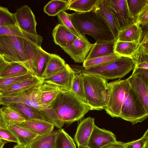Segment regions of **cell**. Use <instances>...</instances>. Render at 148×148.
I'll return each mask as SVG.
<instances>
[{
  "mask_svg": "<svg viewBox=\"0 0 148 148\" xmlns=\"http://www.w3.org/2000/svg\"><path fill=\"white\" fill-rule=\"evenodd\" d=\"M30 34L23 31L16 23L14 24L6 23L0 26V36H12L26 39Z\"/></svg>",
  "mask_w": 148,
  "mask_h": 148,
  "instance_id": "34",
  "label": "cell"
},
{
  "mask_svg": "<svg viewBox=\"0 0 148 148\" xmlns=\"http://www.w3.org/2000/svg\"><path fill=\"white\" fill-rule=\"evenodd\" d=\"M43 82L42 79L34 76L31 78L25 79L15 84L0 95L11 96L17 95Z\"/></svg>",
  "mask_w": 148,
  "mask_h": 148,
  "instance_id": "21",
  "label": "cell"
},
{
  "mask_svg": "<svg viewBox=\"0 0 148 148\" xmlns=\"http://www.w3.org/2000/svg\"><path fill=\"white\" fill-rule=\"evenodd\" d=\"M148 4L147 5L137 16L134 23L138 26L148 25Z\"/></svg>",
  "mask_w": 148,
  "mask_h": 148,
  "instance_id": "43",
  "label": "cell"
},
{
  "mask_svg": "<svg viewBox=\"0 0 148 148\" xmlns=\"http://www.w3.org/2000/svg\"><path fill=\"white\" fill-rule=\"evenodd\" d=\"M49 107L64 124L79 120L91 110L88 105L70 90L60 92Z\"/></svg>",
  "mask_w": 148,
  "mask_h": 148,
  "instance_id": "2",
  "label": "cell"
},
{
  "mask_svg": "<svg viewBox=\"0 0 148 148\" xmlns=\"http://www.w3.org/2000/svg\"><path fill=\"white\" fill-rule=\"evenodd\" d=\"M143 37V31L141 27L138 26L134 23L120 31L117 40L140 43Z\"/></svg>",
  "mask_w": 148,
  "mask_h": 148,
  "instance_id": "24",
  "label": "cell"
},
{
  "mask_svg": "<svg viewBox=\"0 0 148 148\" xmlns=\"http://www.w3.org/2000/svg\"><path fill=\"white\" fill-rule=\"evenodd\" d=\"M6 23H16L14 13L10 12L7 8L0 5V26Z\"/></svg>",
  "mask_w": 148,
  "mask_h": 148,
  "instance_id": "42",
  "label": "cell"
},
{
  "mask_svg": "<svg viewBox=\"0 0 148 148\" xmlns=\"http://www.w3.org/2000/svg\"><path fill=\"white\" fill-rule=\"evenodd\" d=\"M43 82L17 95L11 96L0 95V105L6 106L12 103H22L35 109L40 113L49 107L44 105L41 101L40 87Z\"/></svg>",
  "mask_w": 148,
  "mask_h": 148,
  "instance_id": "9",
  "label": "cell"
},
{
  "mask_svg": "<svg viewBox=\"0 0 148 148\" xmlns=\"http://www.w3.org/2000/svg\"><path fill=\"white\" fill-rule=\"evenodd\" d=\"M7 143L6 141H1L0 142V148H3L4 145Z\"/></svg>",
  "mask_w": 148,
  "mask_h": 148,
  "instance_id": "49",
  "label": "cell"
},
{
  "mask_svg": "<svg viewBox=\"0 0 148 148\" xmlns=\"http://www.w3.org/2000/svg\"><path fill=\"white\" fill-rule=\"evenodd\" d=\"M94 43H90L85 36L77 37L71 44L62 49L76 63L83 62Z\"/></svg>",
  "mask_w": 148,
  "mask_h": 148,
  "instance_id": "12",
  "label": "cell"
},
{
  "mask_svg": "<svg viewBox=\"0 0 148 148\" xmlns=\"http://www.w3.org/2000/svg\"><path fill=\"white\" fill-rule=\"evenodd\" d=\"M116 40L101 43L96 42L92 48L86 60L109 55L114 53Z\"/></svg>",
  "mask_w": 148,
  "mask_h": 148,
  "instance_id": "27",
  "label": "cell"
},
{
  "mask_svg": "<svg viewBox=\"0 0 148 148\" xmlns=\"http://www.w3.org/2000/svg\"><path fill=\"white\" fill-rule=\"evenodd\" d=\"M82 73L86 98L91 110L104 109L101 93L107 87V80L97 75Z\"/></svg>",
  "mask_w": 148,
  "mask_h": 148,
  "instance_id": "6",
  "label": "cell"
},
{
  "mask_svg": "<svg viewBox=\"0 0 148 148\" xmlns=\"http://www.w3.org/2000/svg\"><path fill=\"white\" fill-rule=\"evenodd\" d=\"M52 36L55 44L61 48L71 44L78 37L60 23L53 29Z\"/></svg>",
  "mask_w": 148,
  "mask_h": 148,
  "instance_id": "19",
  "label": "cell"
},
{
  "mask_svg": "<svg viewBox=\"0 0 148 148\" xmlns=\"http://www.w3.org/2000/svg\"><path fill=\"white\" fill-rule=\"evenodd\" d=\"M66 64L64 59L59 56L51 54L42 78H47L59 72L65 68Z\"/></svg>",
  "mask_w": 148,
  "mask_h": 148,
  "instance_id": "26",
  "label": "cell"
},
{
  "mask_svg": "<svg viewBox=\"0 0 148 148\" xmlns=\"http://www.w3.org/2000/svg\"><path fill=\"white\" fill-rule=\"evenodd\" d=\"M14 14L17 25L23 31L35 36L38 35L35 16L28 5H25L18 9Z\"/></svg>",
  "mask_w": 148,
  "mask_h": 148,
  "instance_id": "13",
  "label": "cell"
},
{
  "mask_svg": "<svg viewBox=\"0 0 148 148\" xmlns=\"http://www.w3.org/2000/svg\"><path fill=\"white\" fill-rule=\"evenodd\" d=\"M21 39L28 59L30 72L41 78L51 55L41 47L42 37L38 34H31L27 38Z\"/></svg>",
  "mask_w": 148,
  "mask_h": 148,
  "instance_id": "3",
  "label": "cell"
},
{
  "mask_svg": "<svg viewBox=\"0 0 148 148\" xmlns=\"http://www.w3.org/2000/svg\"><path fill=\"white\" fill-rule=\"evenodd\" d=\"M112 15L119 31L134 23L129 10L126 0H105Z\"/></svg>",
  "mask_w": 148,
  "mask_h": 148,
  "instance_id": "11",
  "label": "cell"
},
{
  "mask_svg": "<svg viewBox=\"0 0 148 148\" xmlns=\"http://www.w3.org/2000/svg\"><path fill=\"white\" fill-rule=\"evenodd\" d=\"M13 148H26L18 144L17 145H15L14 147Z\"/></svg>",
  "mask_w": 148,
  "mask_h": 148,
  "instance_id": "50",
  "label": "cell"
},
{
  "mask_svg": "<svg viewBox=\"0 0 148 148\" xmlns=\"http://www.w3.org/2000/svg\"><path fill=\"white\" fill-rule=\"evenodd\" d=\"M130 12L135 21L138 14L148 4V0H126Z\"/></svg>",
  "mask_w": 148,
  "mask_h": 148,
  "instance_id": "39",
  "label": "cell"
},
{
  "mask_svg": "<svg viewBox=\"0 0 148 148\" xmlns=\"http://www.w3.org/2000/svg\"><path fill=\"white\" fill-rule=\"evenodd\" d=\"M140 45V43L136 42H126L116 40L114 51L120 57L131 58Z\"/></svg>",
  "mask_w": 148,
  "mask_h": 148,
  "instance_id": "29",
  "label": "cell"
},
{
  "mask_svg": "<svg viewBox=\"0 0 148 148\" xmlns=\"http://www.w3.org/2000/svg\"><path fill=\"white\" fill-rule=\"evenodd\" d=\"M71 14L63 11L57 15L58 19L60 24L78 37L81 36L76 31L72 23L71 18Z\"/></svg>",
  "mask_w": 148,
  "mask_h": 148,
  "instance_id": "40",
  "label": "cell"
},
{
  "mask_svg": "<svg viewBox=\"0 0 148 148\" xmlns=\"http://www.w3.org/2000/svg\"><path fill=\"white\" fill-rule=\"evenodd\" d=\"M110 95L104 109L112 117H119L123 103L130 86L126 79H120L107 83Z\"/></svg>",
  "mask_w": 148,
  "mask_h": 148,
  "instance_id": "8",
  "label": "cell"
},
{
  "mask_svg": "<svg viewBox=\"0 0 148 148\" xmlns=\"http://www.w3.org/2000/svg\"><path fill=\"white\" fill-rule=\"evenodd\" d=\"M136 64L130 58L121 57L104 65L85 69L83 66L74 65L77 71L95 75L105 79H121L134 69Z\"/></svg>",
  "mask_w": 148,
  "mask_h": 148,
  "instance_id": "4",
  "label": "cell"
},
{
  "mask_svg": "<svg viewBox=\"0 0 148 148\" xmlns=\"http://www.w3.org/2000/svg\"><path fill=\"white\" fill-rule=\"evenodd\" d=\"M40 90L42 103L49 106L60 92L66 90L55 85L45 82H43L41 84Z\"/></svg>",
  "mask_w": 148,
  "mask_h": 148,
  "instance_id": "22",
  "label": "cell"
},
{
  "mask_svg": "<svg viewBox=\"0 0 148 148\" xmlns=\"http://www.w3.org/2000/svg\"><path fill=\"white\" fill-rule=\"evenodd\" d=\"M102 148H126L125 143L117 141L112 142Z\"/></svg>",
  "mask_w": 148,
  "mask_h": 148,
  "instance_id": "46",
  "label": "cell"
},
{
  "mask_svg": "<svg viewBox=\"0 0 148 148\" xmlns=\"http://www.w3.org/2000/svg\"><path fill=\"white\" fill-rule=\"evenodd\" d=\"M126 80L148 112V69L135 67Z\"/></svg>",
  "mask_w": 148,
  "mask_h": 148,
  "instance_id": "10",
  "label": "cell"
},
{
  "mask_svg": "<svg viewBox=\"0 0 148 148\" xmlns=\"http://www.w3.org/2000/svg\"><path fill=\"white\" fill-rule=\"evenodd\" d=\"M1 141H2V140L1 139H0V142Z\"/></svg>",
  "mask_w": 148,
  "mask_h": 148,
  "instance_id": "52",
  "label": "cell"
},
{
  "mask_svg": "<svg viewBox=\"0 0 148 148\" xmlns=\"http://www.w3.org/2000/svg\"><path fill=\"white\" fill-rule=\"evenodd\" d=\"M94 9L96 13L106 22L110 27L115 40H117L119 31L114 18L105 0H99Z\"/></svg>",
  "mask_w": 148,
  "mask_h": 148,
  "instance_id": "18",
  "label": "cell"
},
{
  "mask_svg": "<svg viewBox=\"0 0 148 148\" xmlns=\"http://www.w3.org/2000/svg\"><path fill=\"white\" fill-rule=\"evenodd\" d=\"M58 130L36 137L26 148H55Z\"/></svg>",
  "mask_w": 148,
  "mask_h": 148,
  "instance_id": "28",
  "label": "cell"
},
{
  "mask_svg": "<svg viewBox=\"0 0 148 148\" xmlns=\"http://www.w3.org/2000/svg\"><path fill=\"white\" fill-rule=\"evenodd\" d=\"M58 130L55 148H76L74 140L63 129Z\"/></svg>",
  "mask_w": 148,
  "mask_h": 148,
  "instance_id": "38",
  "label": "cell"
},
{
  "mask_svg": "<svg viewBox=\"0 0 148 148\" xmlns=\"http://www.w3.org/2000/svg\"><path fill=\"white\" fill-rule=\"evenodd\" d=\"M9 63L7 62L3 57L0 54V75L3 70Z\"/></svg>",
  "mask_w": 148,
  "mask_h": 148,
  "instance_id": "47",
  "label": "cell"
},
{
  "mask_svg": "<svg viewBox=\"0 0 148 148\" xmlns=\"http://www.w3.org/2000/svg\"><path fill=\"white\" fill-rule=\"evenodd\" d=\"M75 73V71L70 65L66 64L62 70L43 79V81L55 85L62 89L71 91L72 83Z\"/></svg>",
  "mask_w": 148,
  "mask_h": 148,
  "instance_id": "14",
  "label": "cell"
},
{
  "mask_svg": "<svg viewBox=\"0 0 148 148\" xmlns=\"http://www.w3.org/2000/svg\"><path fill=\"white\" fill-rule=\"evenodd\" d=\"M8 106L20 114L25 120L40 119L45 120L40 112L26 104L16 103L10 104Z\"/></svg>",
  "mask_w": 148,
  "mask_h": 148,
  "instance_id": "25",
  "label": "cell"
},
{
  "mask_svg": "<svg viewBox=\"0 0 148 148\" xmlns=\"http://www.w3.org/2000/svg\"><path fill=\"white\" fill-rule=\"evenodd\" d=\"M109 95V89L107 86V88L104 90L101 93V100L104 109L107 104Z\"/></svg>",
  "mask_w": 148,
  "mask_h": 148,
  "instance_id": "45",
  "label": "cell"
},
{
  "mask_svg": "<svg viewBox=\"0 0 148 148\" xmlns=\"http://www.w3.org/2000/svg\"><path fill=\"white\" fill-rule=\"evenodd\" d=\"M71 18L74 27L82 36L85 34L90 35L97 43L116 40L108 24L94 8L88 12L73 13Z\"/></svg>",
  "mask_w": 148,
  "mask_h": 148,
  "instance_id": "1",
  "label": "cell"
},
{
  "mask_svg": "<svg viewBox=\"0 0 148 148\" xmlns=\"http://www.w3.org/2000/svg\"><path fill=\"white\" fill-rule=\"evenodd\" d=\"M77 72L73 80L71 91L81 100L88 105L85 93L83 73L80 71Z\"/></svg>",
  "mask_w": 148,
  "mask_h": 148,
  "instance_id": "32",
  "label": "cell"
},
{
  "mask_svg": "<svg viewBox=\"0 0 148 148\" xmlns=\"http://www.w3.org/2000/svg\"><path fill=\"white\" fill-rule=\"evenodd\" d=\"M25 119L18 112L8 106L0 109V126L5 128L12 125L20 124Z\"/></svg>",
  "mask_w": 148,
  "mask_h": 148,
  "instance_id": "20",
  "label": "cell"
},
{
  "mask_svg": "<svg viewBox=\"0 0 148 148\" xmlns=\"http://www.w3.org/2000/svg\"><path fill=\"white\" fill-rule=\"evenodd\" d=\"M30 72L25 66L16 62H11L6 66L0 75V77L22 75Z\"/></svg>",
  "mask_w": 148,
  "mask_h": 148,
  "instance_id": "35",
  "label": "cell"
},
{
  "mask_svg": "<svg viewBox=\"0 0 148 148\" xmlns=\"http://www.w3.org/2000/svg\"><path fill=\"white\" fill-rule=\"evenodd\" d=\"M0 139L10 142H15L18 144V141L16 136L8 128L0 126Z\"/></svg>",
  "mask_w": 148,
  "mask_h": 148,
  "instance_id": "44",
  "label": "cell"
},
{
  "mask_svg": "<svg viewBox=\"0 0 148 148\" xmlns=\"http://www.w3.org/2000/svg\"><path fill=\"white\" fill-rule=\"evenodd\" d=\"M34 76L30 72L22 75L0 78V95L15 84L25 79L30 78Z\"/></svg>",
  "mask_w": 148,
  "mask_h": 148,
  "instance_id": "37",
  "label": "cell"
},
{
  "mask_svg": "<svg viewBox=\"0 0 148 148\" xmlns=\"http://www.w3.org/2000/svg\"><path fill=\"white\" fill-rule=\"evenodd\" d=\"M131 58L135 64V67L148 69V50L140 44Z\"/></svg>",
  "mask_w": 148,
  "mask_h": 148,
  "instance_id": "36",
  "label": "cell"
},
{
  "mask_svg": "<svg viewBox=\"0 0 148 148\" xmlns=\"http://www.w3.org/2000/svg\"><path fill=\"white\" fill-rule=\"evenodd\" d=\"M121 57L115 53L91 59L86 60L83 62V66L85 69L104 65Z\"/></svg>",
  "mask_w": 148,
  "mask_h": 148,
  "instance_id": "33",
  "label": "cell"
},
{
  "mask_svg": "<svg viewBox=\"0 0 148 148\" xmlns=\"http://www.w3.org/2000/svg\"><path fill=\"white\" fill-rule=\"evenodd\" d=\"M95 125L94 118L91 117L84 119L80 122L74 138L78 147L88 146Z\"/></svg>",
  "mask_w": 148,
  "mask_h": 148,
  "instance_id": "16",
  "label": "cell"
},
{
  "mask_svg": "<svg viewBox=\"0 0 148 148\" xmlns=\"http://www.w3.org/2000/svg\"><path fill=\"white\" fill-rule=\"evenodd\" d=\"M148 130L139 139L125 143L126 148H148Z\"/></svg>",
  "mask_w": 148,
  "mask_h": 148,
  "instance_id": "41",
  "label": "cell"
},
{
  "mask_svg": "<svg viewBox=\"0 0 148 148\" xmlns=\"http://www.w3.org/2000/svg\"><path fill=\"white\" fill-rule=\"evenodd\" d=\"M116 141V136L113 133L100 128L95 125L88 146L90 148H102Z\"/></svg>",
  "mask_w": 148,
  "mask_h": 148,
  "instance_id": "15",
  "label": "cell"
},
{
  "mask_svg": "<svg viewBox=\"0 0 148 148\" xmlns=\"http://www.w3.org/2000/svg\"><path fill=\"white\" fill-rule=\"evenodd\" d=\"M71 0H52L44 7V12L49 16H55L67 10Z\"/></svg>",
  "mask_w": 148,
  "mask_h": 148,
  "instance_id": "30",
  "label": "cell"
},
{
  "mask_svg": "<svg viewBox=\"0 0 148 148\" xmlns=\"http://www.w3.org/2000/svg\"><path fill=\"white\" fill-rule=\"evenodd\" d=\"M23 127L38 136L49 133L53 131L54 125L45 120H26L16 124Z\"/></svg>",
  "mask_w": 148,
  "mask_h": 148,
  "instance_id": "17",
  "label": "cell"
},
{
  "mask_svg": "<svg viewBox=\"0 0 148 148\" xmlns=\"http://www.w3.org/2000/svg\"><path fill=\"white\" fill-rule=\"evenodd\" d=\"M78 148H90L88 146H79Z\"/></svg>",
  "mask_w": 148,
  "mask_h": 148,
  "instance_id": "51",
  "label": "cell"
},
{
  "mask_svg": "<svg viewBox=\"0 0 148 148\" xmlns=\"http://www.w3.org/2000/svg\"><path fill=\"white\" fill-rule=\"evenodd\" d=\"M142 40L140 44L146 49L148 50V32L145 33Z\"/></svg>",
  "mask_w": 148,
  "mask_h": 148,
  "instance_id": "48",
  "label": "cell"
},
{
  "mask_svg": "<svg viewBox=\"0 0 148 148\" xmlns=\"http://www.w3.org/2000/svg\"><path fill=\"white\" fill-rule=\"evenodd\" d=\"M0 54L7 62L20 64L29 71L28 59L21 38L12 36H0Z\"/></svg>",
  "mask_w": 148,
  "mask_h": 148,
  "instance_id": "5",
  "label": "cell"
},
{
  "mask_svg": "<svg viewBox=\"0 0 148 148\" xmlns=\"http://www.w3.org/2000/svg\"><path fill=\"white\" fill-rule=\"evenodd\" d=\"M9 129L17 138L18 144L27 147L38 136L17 125L9 126Z\"/></svg>",
  "mask_w": 148,
  "mask_h": 148,
  "instance_id": "23",
  "label": "cell"
},
{
  "mask_svg": "<svg viewBox=\"0 0 148 148\" xmlns=\"http://www.w3.org/2000/svg\"><path fill=\"white\" fill-rule=\"evenodd\" d=\"M148 116V112L130 87L123 103L119 117L134 125L142 122Z\"/></svg>",
  "mask_w": 148,
  "mask_h": 148,
  "instance_id": "7",
  "label": "cell"
},
{
  "mask_svg": "<svg viewBox=\"0 0 148 148\" xmlns=\"http://www.w3.org/2000/svg\"><path fill=\"white\" fill-rule=\"evenodd\" d=\"M99 0H71L67 10L86 12L92 10Z\"/></svg>",
  "mask_w": 148,
  "mask_h": 148,
  "instance_id": "31",
  "label": "cell"
}]
</instances>
